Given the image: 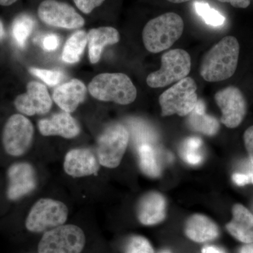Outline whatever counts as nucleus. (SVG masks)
<instances>
[{"label":"nucleus","instance_id":"f257e3e1","mask_svg":"<svg viewBox=\"0 0 253 253\" xmlns=\"http://www.w3.org/2000/svg\"><path fill=\"white\" fill-rule=\"evenodd\" d=\"M240 46L237 39L226 36L204 55L200 67L203 79L210 83L225 81L234 76L239 61Z\"/></svg>","mask_w":253,"mask_h":253},{"label":"nucleus","instance_id":"f03ea898","mask_svg":"<svg viewBox=\"0 0 253 253\" xmlns=\"http://www.w3.org/2000/svg\"><path fill=\"white\" fill-rule=\"evenodd\" d=\"M184 28L182 18L176 13H166L150 20L142 32L145 48L154 54L169 49L181 38Z\"/></svg>","mask_w":253,"mask_h":253},{"label":"nucleus","instance_id":"7ed1b4c3","mask_svg":"<svg viewBox=\"0 0 253 253\" xmlns=\"http://www.w3.org/2000/svg\"><path fill=\"white\" fill-rule=\"evenodd\" d=\"M89 93L95 99L121 105L134 102L137 91L130 78L124 73H101L89 83Z\"/></svg>","mask_w":253,"mask_h":253},{"label":"nucleus","instance_id":"20e7f679","mask_svg":"<svg viewBox=\"0 0 253 253\" xmlns=\"http://www.w3.org/2000/svg\"><path fill=\"white\" fill-rule=\"evenodd\" d=\"M191 69V56L187 51L169 50L162 55L161 68L148 76L146 83L151 88L165 87L187 77Z\"/></svg>","mask_w":253,"mask_h":253},{"label":"nucleus","instance_id":"39448f33","mask_svg":"<svg viewBox=\"0 0 253 253\" xmlns=\"http://www.w3.org/2000/svg\"><path fill=\"white\" fill-rule=\"evenodd\" d=\"M196 91V83L190 77L184 78L165 91L159 97L162 116H189L199 101Z\"/></svg>","mask_w":253,"mask_h":253},{"label":"nucleus","instance_id":"423d86ee","mask_svg":"<svg viewBox=\"0 0 253 253\" xmlns=\"http://www.w3.org/2000/svg\"><path fill=\"white\" fill-rule=\"evenodd\" d=\"M84 244L85 236L81 228L63 224L46 231L38 246V253H81Z\"/></svg>","mask_w":253,"mask_h":253},{"label":"nucleus","instance_id":"0eeeda50","mask_svg":"<svg viewBox=\"0 0 253 253\" xmlns=\"http://www.w3.org/2000/svg\"><path fill=\"white\" fill-rule=\"evenodd\" d=\"M129 138V131L123 125L115 123L108 126L98 139L100 165L109 168L118 167L127 148Z\"/></svg>","mask_w":253,"mask_h":253},{"label":"nucleus","instance_id":"6e6552de","mask_svg":"<svg viewBox=\"0 0 253 253\" xmlns=\"http://www.w3.org/2000/svg\"><path fill=\"white\" fill-rule=\"evenodd\" d=\"M66 205L52 199H42L32 208L27 219L26 228L32 232L47 231L63 225L68 218Z\"/></svg>","mask_w":253,"mask_h":253},{"label":"nucleus","instance_id":"1a4fd4ad","mask_svg":"<svg viewBox=\"0 0 253 253\" xmlns=\"http://www.w3.org/2000/svg\"><path fill=\"white\" fill-rule=\"evenodd\" d=\"M34 127L27 118L21 114L11 116L5 125L2 142L5 151L13 156L24 154L33 142Z\"/></svg>","mask_w":253,"mask_h":253},{"label":"nucleus","instance_id":"9d476101","mask_svg":"<svg viewBox=\"0 0 253 253\" xmlns=\"http://www.w3.org/2000/svg\"><path fill=\"white\" fill-rule=\"evenodd\" d=\"M38 15L43 23L53 27L78 29L85 21L71 5L57 0H44L40 4Z\"/></svg>","mask_w":253,"mask_h":253},{"label":"nucleus","instance_id":"9b49d317","mask_svg":"<svg viewBox=\"0 0 253 253\" xmlns=\"http://www.w3.org/2000/svg\"><path fill=\"white\" fill-rule=\"evenodd\" d=\"M214 100L222 113L221 123L229 128L239 126L247 112V103L239 88L227 86L216 93Z\"/></svg>","mask_w":253,"mask_h":253},{"label":"nucleus","instance_id":"f8f14e48","mask_svg":"<svg viewBox=\"0 0 253 253\" xmlns=\"http://www.w3.org/2000/svg\"><path fill=\"white\" fill-rule=\"evenodd\" d=\"M14 105L19 112L31 116L49 112L52 106V101L44 84L32 81L27 84L26 92L15 99Z\"/></svg>","mask_w":253,"mask_h":253},{"label":"nucleus","instance_id":"ddd939ff","mask_svg":"<svg viewBox=\"0 0 253 253\" xmlns=\"http://www.w3.org/2000/svg\"><path fill=\"white\" fill-rule=\"evenodd\" d=\"M8 176L9 184L7 194L9 199L15 201L21 199L36 189V172L28 163L13 165L8 171Z\"/></svg>","mask_w":253,"mask_h":253},{"label":"nucleus","instance_id":"4468645a","mask_svg":"<svg viewBox=\"0 0 253 253\" xmlns=\"http://www.w3.org/2000/svg\"><path fill=\"white\" fill-rule=\"evenodd\" d=\"M97 156L89 149H76L66 154L64 169L68 175L82 177L97 174L99 169Z\"/></svg>","mask_w":253,"mask_h":253},{"label":"nucleus","instance_id":"2eb2a0df","mask_svg":"<svg viewBox=\"0 0 253 253\" xmlns=\"http://www.w3.org/2000/svg\"><path fill=\"white\" fill-rule=\"evenodd\" d=\"M38 128L42 135H58L66 139H73L81 131L76 120L65 111L54 114L50 119L41 120L38 122Z\"/></svg>","mask_w":253,"mask_h":253},{"label":"nucleus","instance_id":"dca6fc26","mask_svg":"<svg viewBox=\"0 0 253 253\" xmlns=\"http://www.w3.org/2000/svg\"><path fill=\"white\" fill-rule=\"evenodd\" d=\"M86 88L83 82L73 79L56 87L53 99L65 112L73 113L85 99Z\"/></svg>","mask_w":253,"mask_h":253},{"label":"nucleus","instance_id":"f3484780","mask_svg":"<svg viewBox=\"0 0 253 253\" xmlns=\"http://www.w3.org/2000/svg\"><path fill=\"white\" fill-rule=\"evenodd\" d=\"M166 215V201L164 196L158 192L145 194L137 206V217L144 225L159 224Z\"/></svg>","mask_w":253,"mask_h":253},{"label":"nucleus","instance_id":"a211bd4d","mask_svg":"<svg viewBox=\"0 0 253 253\" xmlns=\"http://www.w3.org/2000/svg\"><path fill=\"white\" fill-rule=\"evenodd\" d=\"M232 219L226 225L228 232L244 244L253 243V214L243 205L232 208Z\"/></svg>","mask_w":253,"mask_h":253},{"label":"nucleus","instance_id":"6ab92c4d","mask_svg":"<svg viewBox=\"0 0 253 253\" xmlns=\"http://www.w3.org/2000/svg\"><path fill=\"white\" fill-rule=\"evenodd\" d=\"M184 231L190 240L199 244L217 239L219 233V228L212 219L199 214H194L187 219Z\"/></svg>","mask_w":253,"mask_h":253},{"label":"nucleus","instance_id":"aec40b11","mask_svg":"<svg viewBox=\"0 0 253 253\" xmlns=\"http://www.w3.org/2000/svg\"><path fill=\"white\" fill-rule=\"evenodd\" d=\"M120 41L119 32L113 27L93 28L87 33L89 59L91 63L99 62L106 46L112 45Z\"/></svg>","mask_w":253,"mask_h":253},{"label":"nucleus","instance_id":"412c9836","mask_svg":"<svg viewBox=\"0 0 253 253\" xmlns=\"http://www.w3.org/2000/svg\"><path fill=\"white\" fill-rule=\"evenodd\" d=\"M188 123L193 130L205 135H215L219 129V123L215 118L206 114L204 101L199 100L196 107L189 115Z\"/></svg>","mask_w":253,"mask_h":253},{"label":"nucleus","instance_id":"4be33fe9","mask_svg":"<svg viewBox=\"0 0 253 253\" xmlns=\"http://www.w3.org/2000/svg\"><path fill=\"white\" fill-rule=\"evenodd\" d=\"M139 167L143 173L151 178H157L162 173V168L152 144H143L138 146Z\"/></svg>","mask_w":253,"mask_h":253},{"label":"nucleus","instance_id":"5701e85b","mask_svg":"<svg viewBox=\"0 0 253 253\" xmlns=\"http://www.w3.org/2000/svg\"><path fill=\"white\" fill-rule=\"evenodd\" d=\"M87 44V33L84 31L76 32L70 37L63 47L62 59L68 63L80 61Z\"/></svg>","mask_w":253,"mask_h":253},{"label":"nucleus","instance_id":"b1692460","mask_svg":"<svg viewBox=\"0 0 253 253\" xmlns=\"http://www.w3.org/2000/svg\"><path fill=\"white\" fill-rule=\"evenodd\" d=\"M34 28V21L28 15H21L14 20L12 25V35L20 47L26 45L28 37Z\"/></svg>","mask_w":253,"mask_h":253},{"label":"nucleus","instance_id":"393cba45","mask_svg":"<svg viewBox=\"0 0 253 253\" xmlns=\"http://www.w3.org/2000/svg\"><path fill=\"white\" fill-rule=\"evenodd\" d=\"M202 141L200 138L190 137L186 139L181 149V156L188 164L197 166L203 161L200 149L202 146Z\"/></svg>","mask_w":253,"mask_h":253},{"label":"nucleus","instance_id":"a878e982","mask_svg":"<svg viewBox=\"0 0 253 253\" xmlns=\"http://www.w3.org/2000/svg\"><path fill=\"white\" fill-rule=\"evenodd\" d=\"M195 9L196 13L204 18L205 22L210 26H220L225 22V18L217 11L212 9L209 4L206 2L195 3Z\"/></svg>","mask_w":253,"mask_h":253},{"label":"nucleus","instance_id":"bb28decb","mask_svg":"<svg viewBox=\"0 0 253 253\" xmlns=\"http://www.w3.org/2000/svg\"><path fill=\"white\" fill-rule=\"evenodd\" d=\"M125 253H154V250L146 238L134 236L126 242Z\"/></svg>","mask_w":253,"mask_h":253},{"label":"nucleus","instance_id":"cd10ccee","mask_svg":"<svg viewBox=\"0 0 253 253\" xmlns=\"http://www.w3.org/2000/svg\"><path fill=\"white\" fill-rule=\"evenodd\" d=\"M132 132L134 140L136 144H152L153 141L156 139V136L152 131L144 123L140 122L132 123Z\"/></svg>","mask_w":253,"mask_h":253},{"label":"nucleus","instance_id":"c85d7f7f","mask_svg":"<svg viewBox=\"0 0 253 253\" xmlns=\"http://www.w3.org/2000/svg\"><path fill=\"white\" fill-rule=\"evenodd\" d=\"M30 72L36 77L39 78L40 79L44 82L46 84L49 86L56 85L64 78V75L60 71L31 68L30 69Z\"/></svg>","mask_w":253,"mask_h":253},{"label":"nucleus","instance_id":"c756f323","mask_svg":"<svg viewBox=\"0 0 253 253\" xmlns=\"http://www.w3.org/2000/svg\"><path fill=\"white\" fill-rule=\"evenodd\" d=\"M247 168L245 172H236L233 174V181L236 185L244 186L249 184H253V166L250 161L248 163Z\"/></svg>","mask_w":253,"mask_h":253},{"label":"nucleus","instance_id":"7c9ffc66","mask_svg":"<svg viewBox=\"0 0 253 253\" xmlns=\"http://www.w3.org/2000/svg\"><path fill=\"white\" fill-rule=\"evenodd\" d=\"M105 0H73L78 9L85 14L92 12L96 8L99 7Z\"/></svg>","mask_w":253,"mask_h":253},{"label":"nucleus","instance_id":"2f4dec72","mask_svg":"<svg viewBox=\"0 0 253 253\" xmlns=\"http://www.w3.org/2000/svg\"><path fill=\"white\" fill-rule=\"evenodd\" d=\"M244 139L245 146L249 154L250 162L252 163L253 166V126H250L245 131Z\"/></svg>","mask_w":253,"mask_h":253},{"label":"nucleus","instance_id":"473e14b6","mask_svg":"<svg viewBox=\"0 0 253 253\" xmlns=\"http://www.w3.org/2000/svg\"><path fill=\"white\" fill-rule=\"evenodd\" d=\"M59 45V38L56 35H48L43 40V47L46 51H54Z\"/></svg>","mask_w":253,"mask_h":253},{"label":"nucleus","instance_id":"72a5a7b5","mask_svg":"<svg viewBox=\"0 0 253 253\" xmlns=\"http://www.w3.org/2000/svg\"><path fill=\"white\" fill-rule=\"evenodd\" d=\"M223 3H229L231 6L235 8H247L251 4L252 0H217Z\"/></svg>","mask_w":253,"mask_h":253},{"label":"nucleus","instance_id":"f704fd0d","mask_svg":"<svg viewBox=\"0 0 253 253\" xmlns=\"http://www.w3.org/2000/svg\"><path fill=\"white\" fill-rule=\"evenodd\" d=\"M202 253H225V252L215 246H206L203 249Z\"/></svg>","mask_w":253,"mask_h":253},{"label":"nucleus","instance_id":"c9c22d12","mask_svg":"<svg viewBox=\"0 0 253 253\" xmlns=\"http://www.w3.org/2000/svg\"><path fill=\"white\" fill-rule=\"evenodd\" d=\"M239 253H253V243L245 245L240 249Z\"/></svg>","mask_w":253,"mask_h":253},{"label":"nucleus","instance_id":"e433bc0d","mask_svg":"<svg viewBox=\"0 0 253 253\" xmlns=\"http://www.w3.org/2000/svg\"><path fill=\"white\" fill-rule=\"evenodd\" d=\"M18 0H0V5L1 6H10L16 2Z\"/></svg>","mask_w":253,"mask_h":253},{"label":"nucleus","instance_id":"4c0bfd02","mask_svg":"<svg viewBox=\"0 0 253 253\" xmlns=\"http://www.w3.org/2000/svg\"><path fill=\"white\" fill-rule=\"evenodd\" d=\"M4 36V26H3V23L1 22V20H0V41L3 39Z\"/></svg>","mask_w":253,"mask_h":253},{"label":"nucleus","instance_id":"58836bf2","mask_svg":"<svg viewBox=\"0 0 253 253\" xmlns=\"http://www.w3.org/2000/svg\"><path fill=\"white\" fill-rule=\"evenodd\" d=\"M169 2L174 3V4H181V3L186 2L189 1L190 0H167Z\"/></svg>","mask_w":253,"mask_h":253},{"label":"nucleus","instance_id":"ea45409f","mask_svg":"<svg viewBox=\"0 0 253 253\" xmlns=\"http://www.w3.org/2000/svg\"><path fill=\"white\" fill-rule=\"evenodd\" d=\"M160 253H171L169 251H163L162 252Z\"/></svg>","mask_w":253,"mask_h":253}]
</instances>
